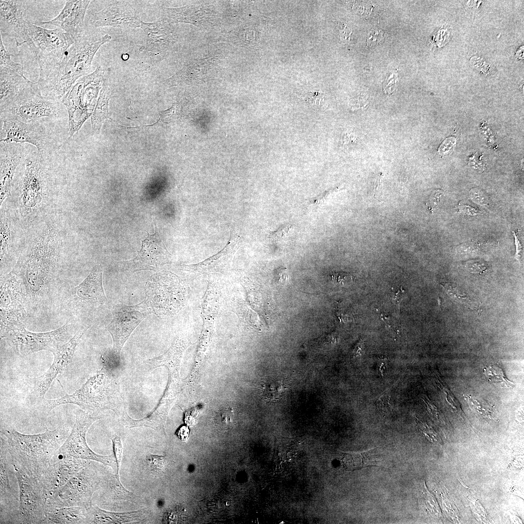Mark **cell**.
Segmentation results:
<instances>
[{
  "mask_svg": "<svg viewBox=\"0 0 524 524\" xmlns=\"http://www.w3.org/2000/svg\"><path fill=\"white\" fill-rule=\"evenodd\" d=\"M66 108L62 101L43 96L36 82H31L9 105L0 111V121L17 120L29 123L40 119H56Z\"/></svg>",
  "mask_w": 524,
  "mask_h": 524,
  "instance_id": "obj_6",
  "label": "cell"
},
{
  "mask_svg": "<svg viewBox=\"0 0 524 524\" xmlns=\"http://www.w3.org/2000/svg\"><path fill=\"white\" fill-rule=\"evenodd\" d=\"M0 513L12 505L19 503V494L14 491L11 481L15 474L11 470L12 462L4 442L0 440Z\"/></svg>",
  "mask_w": 524,
  "mask_h": 524,
  "instance_id": "obj_27",
  "label": "cell"
},
{
  "mask_svg": "<svg viewBox=\"0 0 524 524\" xmlns=\"http://www.w3.org/2000/svg\"><path fill=\"white\" fill-rule=\"evenodd\" d=\"M68 332L67 324L53 331L40 333L31 332L21 326L9 332L5 338L17 355L25 357L42 350L52 352L67 340Z\"/></svg>",
  "mask_w": 524,
  "mask_h": 524,
  "instance_id": "obj_16",
  "label": "cell"
},
{
  "mask_svg": "<svg viewBox=\"0 0 524 524\" xmlns=\"http://www.w3.org/2000/svg\"><path fill=\"white\" fill-rule=\"evenodd\" d=\"M388 362L389 360L387 357L381 356L378 358L377 362L378 374L381 377L383 376L384 372L388 366Z\"/></svg>",
  "mask_w": 524,
  "mask_h": 524,
  "instance_id": "obj_54",
  "label": "cell"
},
{
  "mask_svg": "<svg viewBox=\"0 0 524 524\" xmlns=\"http://www.w3.org/2000/svg\"><path fill=\"white\" fill-rule=\"evenodd\" d=\"M87 524H125L132 522H141L146 519L149 514V508L139 510L116 512L102 509L97 506L91 505L86 508Z\"/></svg>",
  "mask_w": 524,
  "mask_h": 524,
  "instance_id": "obj_28",
  "label": "cell"
},
{
  "mask_svg": "<svg viewBox=\"0 0 524 524\" xmlns=\"http://www.w3.org/2000/svg\"><path fill=\"white\" fill-rule=\"evenodd\" d=\"M189 429L187 426H182L177 433L178 437L182 441H185L189 436Z\"/></svg>",
  "mask_w": 524,
  "mask_h": 524,
  "instance_id": "obj_58",
  "label": "cell"
},
{
  "mask_svg": "<svg viewBox=\"0 0 524 524\" xmlns=\"http://www.w3.org/2000/svg\"><path fill=\"white\" fill-rule=\"evenodd\" d=\"M18 486L17 523L43 524L47 513V498L38 477L28 475L13 467Z\"/></svg>",
  "mask_w": 524,
  "mask_h": 524,
  "instance_id": "obj_13",
  "label": "cell"
},
{
  "mask_svg": "<svg viewBox=\"0 0 524 524\" xmlns=\"http://www.w3.org/2000/svg\"><path fill=\"white\" fill-rule=\"evenodd\" d=\"M0 337L16 328L25 326V295L20 279L12 272L1 276Z\"/></svg>",
  "mask_w": 524,
  "mask_h": 524,
  "instance_id": "obj_12",
  "label": "cell"
},
{
  "mask_svg": "<svg viewBox=\"0 0 524 524\" xmlns=\"http://www.w3.org/2000/svg\"><path fill=\"white\" fill-rule=\"evenodd\" d=\"M88 460L65 458L51 462L43 474L38 477L46 498L65 484Z\"/></svg>",
  "mask_w": 524,
  "mask_h": 524,
  "instance_id": "obj_24",
  "label": "cell"
},
{
  "mask_svg": "<svg viewBox=\"0 0 524 524\" xmlns=\"http://www.w3.org/2000/svg\"><path fill=\"white\" fill-rule=\"evenodd\" d=\"M458 209L461 213H463L464 214L475 215L480 213V211L470 205L467 204L459 203L458 205Z\"/></svg>",
  "mask_w": 524,
  "mask_h": 524,
  "instance_id": "obj_52",
  "label": "cell"
},
{
  "mask_svg": "<svg viewBox=\"0 0 524 524\" xmlns=\"http://www.w3.org/2000/svg\"><path fill=\"white\" fill-rule=\"evenodd\" d=\"M92 461L88 460L65 484L47 498V509L72 506L87 508L92 505L93 495L99 489L103 479Z\"/></svg>",
  "mask_w": 524,
  "mask_h": 524,
  "instance_id": "obj_9",
  "label": "cell"
},
{
  "mask_svg": "<svg viewBox=\"0 0 524 524\" xmlns=\"http://www.w3.org/2000/svg\"><path fill=\"white\" fill-rule=\"evenodd\" d=\"M0 123V142L30 144L36 147L38 153L47 155L59 146L42 120L29 123L3 120Z\"/></svg>",
  "mask_w": 524,
  "mask_h": 524,
  "instance_id": "obj_14",
  "label": "cell"
},
{
  "mask_svg": "<svg viewBox=\"0 0 524 524\" xmlns=\"http://www.w3.org/2000/svg\"><path fill=\"white\" fill-rule=\"evenodd\" d=\"M512 232L515 239V244L516 246V253L515 254V258L519 261L522 260V257L523 255L522 246L515 231H512Z\"/></svg>",
  "mask_w": 524,
  "mask_h": 524,
  "instance_id": "obj_56",
  "label": "cell"
},
{
  "mask_svg": "<svg viewBox=\"0 0 524 524\" xmlns=\"http://www.w3.org/2000/svg\"><path fill=\"white\" fill-rule=\"evenodd\" d=\"M31 82L13 70L0 68V110L12 102Z\"/></svg>",
  "mask_w": 524,
  "mask_h": 524,
  "instance_id": "obj_29",
  "label": "cell"
},
{
  "mask_svg": "<svg viewBox=\"0 0 524 524\" xmlns=\"http://www.w3.org/2000/svg\"><path fill=\"white\" fill-rule=\"evenodd\" d=\"M364 341L362 339H361L356 344L353 350V356L355 358L361 357L364 352Z\"/></svg>",
  "mask_w": 524,
  "mask_h": 524,
  "instance_id": "obj_55",
  "label": "cell"
},
{
  "mask_svg": "<svg viewBox=\"0 0 524 524\" xmlns=\"http://www.w3.org/2000/svg\"><path fill=\"white\" fill-rule=\"evenodd\" d=\"M102 273V266L96 265L87 277L73 288L72 293L78 301L87 304H103L106 302Z\"/></svg>",
  "mask_w": 524,
  "mask_h": 524,
  "instance_id": "obj_26",
  "label": "cell"
},
{
  "mask_svg": "<svg viewBox=\"0 0 524 524\" xmlns=\"http://www.w3.org/2000/svg\"><path fill=\"white\" fill-rule=\"evenodd\" d=\"M90 1L88 0H67L55 17L39 23L57 27L70 34L76 42L84 35V19Z\"/></svg>",
  "mask_w": 524,
  "mask_h": 524,
  "instance_id": "obj_23",
  "label": "cell"
},
{
  "mask_svg": "<svg viewBox=\"0 0 524 524\" xmlns=\"http://www.w3.org/2000/svg\"><path fill=\"white\" fill-rule=\"evenodd\" d=\"M293 229L291 224H285L281 226L277 230L271 232L269 235V239L273 242H278L287 237Z\"/></svg>",
  "mask_w": 524,
  "mask_h": 524,
  "instance_id": "obj_44",
  "label": "cell"
},
{
  "mask_svg": "<svg viewBox=\"0 0 524 524\" xmlns=\"http://www.w3.org/2000/svg\"><path fill=\"white\" fill-rule=\"evenodd\" d=\"M70 433L68 424L36 434H22L12 427L1 428L0 440L13 467L29 476L39 477Z\"/></svg>",
  "mask_w": 524,
  "mask_h": 524,
  "instance_id": "obj_4",
  "label": "cell"
},
{
  "mask_svg": "<svg viewBox=\"0 0 524 524\" xmlns=\"http://www.w3.org/2000/svg\"><path fill=\"white\" fill-rule=\"evenodd\" d=\"M144 300L150 313L164 317L177 312L184 304L186 289L174 274L162 271L151 275L145 284Z\"/></svg>",
  "mask_w": 524,
  "mask_h": 524,
  "instance_id": "obj_7",
  "label": "cell"
},
{
  "mask_svg": "<svg viewBox=\"0 0 524 524\" xmlns=\"http://www.w3.org/2000/svg\"><path fill=\"white\" fill-rule=\"evenodd\" d=\"M25 144L0 142V204L11 195L17 168L26 158Z\"/></svg>",
  "mask_w": 524,
  "mask_h": 524,
  "instance_id": "obj_21",
  "label": "cell"
},
{
  "mask_svg": "<svg viewBox=\"0 0 524 524\" xmlns=\"http://www.w3.org/2000/svg\"><path fill=\"white\" fill-rule=\"evenodd\" d=\"M241 242V235L236 233L233 234L228 244L220 252L196 264L181 265L179 268L182 270L192 272H205L225 266L232 259L238 249Z\"/></svg>",
  "mask_w": 524,
  "mask_h": 524,
  "instance_id": "obj_30",
  "label": "cell"
},
{
  "mask_svg": "<svg viewBox=\"0 0 524 524\" xmlns=\"http://www.w3.org/2000/svg\"><path fill=\"white\" fill-rule=\"evenodd\" d=\"M113 319L106 326L113 341V349L121 354L122 349L129 337L150 313L144 301L135 305L118 304L113 306Z\"/></svg>",
  "mask_w": 524,
  "mask_h": 524,
  "instance_id": "obj_17",
  "label": "cell"
},
{
  "mask_svg": "<svg viewBox=\"0 0 524 524\" xmlns=\"http://www.w3.org/2000/svg\"><path fill=\"white\" fill-rule=\"evenodd\" d=\"M104 71L98 66L92 73L78 79L62 102L68 115L69 138L81 128L92 112L98 92L105 78Z\"/></svg>",
  "mask_w": 524,
  "mask_h": 524,
  "instance_id": "obj_8",
  "label": "cell"
},
{
  "mask_svg": "<svg viewBox=\"0 0 524 524\" xmlns=\"http://www.w3.org/2000/svg\"><path fill=\"white\" fill-rule=\"evenodd\" d=\"M114 456L116 463V473L119 475L120 467L122 458L123 446L121 437L116 435L112 439Z\"/></svg>",
  "mask_w": 524,
  "mask_h": 524,
  "instance_id": "obj_45",
  "label": "cell"
},
{
  "mask_svg": "<svg viewBox=\"0 0 524 524\" xmlns=\"http://www.w3.org/2000/svg\"><path fill=\"white\" fill-rule=\"evenodd\" d=\"M278 282L282 285L286 284L288 280V275L286 268L281 269L278 272Z\"/></svg>",
  "mask_w": 524,
  "mask_h": 524,
  "instance_id": "obj_59",
  "label": "cell"
},
{
  "mask_svg": "<svg viewBox=\"0 0 524 524\" xmlns=\"http://www.w3.org/2000/svg\"><path fill=\"white\" fill-rule=\"evenodd\" d=\"M27 30V44L39 65L61 58L75 42L70 34L59 28L47 29L28 22Z\"/></svg>",
  "mask_w": 524,
  "mask_h": 524,
  "instance_id": "obj_15",
  "label": "cell"
},
{
  "mask_svg": "<svg viewBox=\"0 0 524 524\" xmlns=\"http://www.w3.org/2000/svg\"><path fill=\"white\" fill-rule=\"evenodd\" d=\"M0 68L10 69L24 75L22 66L12 60L11 54L4 47L1 35L0 39Z\"/></svg>",
  "mask_w": 524,
  "mask_h": 524,
  "instance_id": "obj_38",
  "label": "cell"
},
{
  "mask_svg": "<svg viewBox=\"0 0 524 524\" xmlns=\"http://www.w3.org/2000/svg\"><path fill=\"white\" fill-rule=\"evenodd\" d=\"M332 281L338 286H346L353 282V277L346 273L335 272L331 275Z\"/></svg>",
  "mask_w": 524,
  "mask_h": 524,
  "instance_id": "obj_46",
  "label": "cell"
},
{
  "mask_svg": "<svg viewBox=\"0 0 524 524\" xmlns=\"http://www.w3.org/2000/svg\"><path fill=\"white\" fill-rule=\"evenodd\" d=\"M383 37V33L381 31L375 30L368 34L367 44L370 47L374 46L378 44Z\"/></svg>",
  "mask_w": 524,
  "mask_h": 524,
  "instance_id": "obj_49",
  "label": "cell"
},
{
  "mask_svg": "<svg viewBox=\"0 0 524 524\" xmlns=\"http://www.w3.org/2000/svg\"><path fill=\"white\" fill-rule=\"evenodd\" d=\"M108 34L98 36H83L74 42L60 59L39 65L36 84L41 94L62 101L76 82L87 75L93 58L103 44L109 42Z\"/></svg>",
  "mask_w": 524,
  "mask_h": 524,
  "instance_id": "obj_3",
  "label": "cell"
},
{
  "mask_svg": "<svg viewBox=\"0 0 524 524\" xmlns=\"http://www.w3.org/2000/svg\"><path fill=\"white\" fill-rule=\"evenodd\" d=\"M465 400L470 408L480 417L486 419H494L495 414L491 405L481 398L471 395L465 396Z\"/></svg>",
  "mask_w": 524,
  "mask_h": 524,
  "instance_id": "obj_37",
  "label": "cell"
},
{
  "mask_svg": "<svg viewBox=\"0 0 524 524\" xmlns=\"http://www.w3.org/2000/svg\"><path fill=\"white\" fill-rule=\"evenodd\" d=\"M469 164L475 169L479 172H482L484 169V165L481 159H475L473 157L470 158Z\"/></svg>",
  "mask_w": 524,
  "mask_h": 524,
  "instance_id": "obj_57",
  "label": "cell"
},
{
  "mask_svg": "<svg viewBox=\"0 0 524 524\" xmlns=\"http://www.w3.org/2000/svg\"><path fill=\"white\" fill-rule=\"evenodd\" d=\"M88 328H82L52 352L54 356L52 364L44 374L33 379L34 391L37 395L44 396L53 380L70 363L80 340Z\"/></svg>",
  "mask_w": 524,
  "mask_h": 524,
  "instance_id": "obj_19",
  "label": "cell"
},
{
  "mask_svg": "<svg viewBox=\"0 0 524 524\" xmlns=\"http://www.w3.org/2000/svg\"><path fill=\"white\" fill-rule=\"evenodd\" d=\"M102 418L100 416L92 415L82 409H78L75 423L68 437L51 461L65 458L93 460L109 466L114 471L116 470L114 455L98 454L90 449L86 442V435L89 428L95 422Z\"/></svg>",
  "mask_w": 524,
  "mask_h": 524,
  "instance_id": "obj_10",
  "label": "cell"
},
{
  "mask_svg": "<svg viewBox=\"0 0 524 524\" xmlns=\"http://www.w3.org/2000/svg\"><path fill=\"white\" fill-rule=\"evenodd\" d=\"M326 342L328 344H335L338 342L339 337L334 333H332L328 335V337L326 338Z\"/></svg>",
  "mask_w": 524,
  "mask_h": 524,
  "instance_id": "obj_60",
  "label": "cell"
},
{
  "mask_svg": "<svg viewBox=\"0 0 524 524\" xmlns=\"http://www.w3.org/2000/svg\"><path fill=\"white\" fill-rule=\"evenodd\" d=\"M377 448L357 453H344L341 459L343 467L347 471L377 466L380 459Z\"/></svg>",
  "mask_w": 524,
  "mask_h": 524,
  "instance_id": "obj_34",
  "label": "cell"
},
{
  "mask_svg": "<svg viewBox=\"0 0 524 524\" xmlns=\"http://www.w3.org/2000/svg\"><path fill=\"white\" fill-rule=\"evenodd\" d=\"M141 28L147 36L145 48L146 58L151 63L161 62L166 56L172 42V33L164 20L154 22L142 21Z\"/></svg>",
  "mask_w": 524,
  "mask_h": 524,
  "instance_id": "obj_25",
  "label": "cell"
},
{
  "mask_svg": "<svg viewBox=\"0 0 524 524\" xmlns=\"http://www.w3.org/2000/svg\"><path fill=\"white\" fill-rule=\"evenodd\" d=\"M72 236L68 218L60 210L26 229L23 245L11 272L21 281L27 295L37 298L45 293Z\"/></svg>",
  "mask_w": 524,
  "mask_h": 524,
  "instance_id": "obj_1",
  "label": "cell"
},
{
  "mask_svg": "<svg viewBox=\"0 0 524 524\" xmlns=\"http://www.w3.org/2000/svg\"><path fill=\"white\" fill-rule=\"evenodd\" d=\"M165 405L164 400L162 399L150 414L141 419L135 420L131 418L127 413V409L118 417L122 424L127 428L146 427L159 432L164 428L166 416Z\"/></svg>",
  "mask_w": 524,
  "mask_h": 524,
  "instance_id": "obj_32",
  "label": "cell"
},
{
  "mask_svg": "<svg viewBox=\"0 0 524 524\" xmlns=\"http://www.w3.org/2000/svg\"><path fill=\"white\" fill-rule=\"evenodd\" d=\"M91 24L96 28H141V20L133 7L127 1H115L102 10L94 13Z\"/></svg>",
  "mask_w": 524,
  "mask_h": 524,
  "instance_id": "obj_20",
  "label": "cell"
},
{
  "mask_svg": "<svg viewBox=\"0 0 524 524\" xmlns=\"http://www.w3.org/2000/svg\"><path fill=\"white\" fill-rule=\"evenodd\" d=\"M49 156L37 152L26 158L16 172L8 197L25 229L60 210L58 175Z\"/></svg>",
  "mask_w": 524,
  "mask_h": 524,
  "instance_id": "obj_2",
  "label": "cell"
},
{
  "mask_svg": "<svg viewBox=\"0 0 524 524\" xmlns=\"http://www.w3.org/2000/svg\"><path fill=\"white\" fill-rule=\"evenodd\" d=\"M471 198L475 202L480 205H487L488 199L487 196L481 190L477 188L471 189L469 192Z\"/></svg>",
  "mask_w": 524,
  "mask_h": 524,
  "instance_id": "obj_48",
  "label": "cell"
},
{
  "mask_svg": "<svg viewBox=\"0 0 524 524\" xmlns=\"http://www.w3.org/2000/svg\"><path fill=\"white\" fill-rule=\"evenodd\" d=\"M441 195V191L439 190H437L433 192L429 199L427 205L428 209L433 211L436 208Z\"/></svg>",
  "mask_w": 524,
  "mask_h": 524,
  "instance_id": "obj_53",
  "label": "cell"
},
{
  "mask_svg": "<svg viewBox=\"0 0 524 524\" xmlns=\"http://www.w3.org/2000/svg\"><path fill=\"white\" fill-rule=\"evenodd\" d=\"M483 373L487 379L494 385L504 388H510L514 383L506 377L503 370L496 365H490L483 369Z\"/></svg>",
  "mask_w": 524,
  "mask_h": 524,
  "instance_id": "obj_36",
  "label": "cell"
},
{
  "mask_svg": "<svg viewBox=\"0 0 524 524\" xmlns=\"http://www.w3.org/2000/svg\"><path fill=\"white\" fill-rule=\"evenodd\" d=\"M155 233L147 232V236L142 241L141 248L137 256L125 262L127 269L131 272L158 271L170 262V254L160 238L155 223Z\"/></svg>",
  "mask_w": 524,
  "mask_h": 524,
  "instance_id": "obj_18",
  "label": "cell"
},
{
  "mask_svg": "<svg viewBox=\"0 0 524 524\" xmlns=\"http://www.w3.org/2000/svg\"><path fill=\"white\" fill-rule=\"evenodd\" d=\"M110 98V90L105 79L100 90L95 110L91 116V123L93 131L97 134L100 132L103 122L110 118L109 113V101Z\"/></svg>",
  "mask_w": 524,
  "mask_h": 524,
  "instance_id": "obj_35",
  "label": "cell"
},
{
  "mask_svg": "<svg viewBox=\"0 0 524 524\" xmlns=\"http://www.w3.org/2000/svg\"><path fill=\"white\" fill-rule=\"evenodd\" d=\"M23 4L22 0H0V35L14 38L17 47L27 44L29 40Z\"/></svg>",
  "mask_w": 524,
  "mask_h": 524,
  "instance_id": "obj_22",
  "label": "cell"
},
{
  "mask_svg": "<svg viewBox=\"0 0 524 524\" xmlns=\"http://www.w3.org/2000/svg\"><path fill=\"white\" fill-rule=\"evenodd\" d=\"M418 424L419 427L424 434L430 441L432 442H439V438L434 430L426 424H424L418 420Z\"/></svg>",
  "mask_w": 524,
  "mask_h": 524,
  "instance_id": "obj_47",
  "label": "cell"
},
{
  "mask_svg": "<svg viewBox=\"0 0 524 524\" xmlns=\"http://www.w3.org/2000/svg\"><path fill=\"white\" fill-rule=\"evenodd\" d=\"M100 488L103 496L110 500H124L133 503H141L142 498L127 490L122 484L119 475L109 474L102 480Z\"/></svg>",
  "mask_w": 524,
  "mask_h": 524,
  "instance_id": "obj_33",
  "label": "cell"
},
{
  "mask_svg": "<svg viewBox=\"0 0 524 524\" xmlns=\"http://www.w3.org/2000/svg\"><path fill=\"white\" fill-rule=\"evenodd\" d=\"M423 400L426 403L427 409L432 417L439 422H443V418L440 416V414L436 407L426 396L424 397Z\"/></svg>",
  "mask_w": 524,
  "mask_h": 524,
  "instance_id": "obj_50",
  "label": "cell"
},
{
  "mask_svg": "<svg viewBox=\"0 0 524 524\" xmlns=\"http://www.w3.org/2000/svg\"><path fill=\"white\" fill-rule=\"evenodd\" d=\"M405 297V290L401 287L397 291L392 292L391 299L394 305L399 308L401 302Z\"/></svg>",
  "mask_w": 524,
  "mask_h": 524,
  "instance_id": "obj_51",
  "label": "cell"
},
{
  "mask_svg": "<svg viewBox=\"0 0 524 524\" xmlns=\"http://www.w3.org/2000/svg\"><path fill=\"white\" fill-rule=\"evenodd\" d=\"M180 107L178 104H174L169 109L161 113L160 118L164 123H170L176 120L180 115Z\"/></svg>",
  "mask_w": 524,
  "mask_h": 524,
  "instance_id": "obj_42",
  "label": "cell"
},
{
  "mask_svg": "<svg viewBox=\"0 0 524 524\" xmlns=\"http://www.w3.org/2000/svg\"><path fill=\"white\" fill-rule=\"evenodd\" d=\"M377 408L383 415H389L394 409L393 394L391 390H387L379 396L377 401Z\"/></svg>",
  "mask_w": 524,
  "mask_h": 524,
  "instance_id": "obj_39",
  "label": "cell"
},
{
  "mask_svg": "<svg viewBox=\"0 0 524 524\" xmlns=\"http://www.w3.org/2000/svg\"><path fill=\"white\" fill-rule=\"evenodd\" d=\"M436 379H437V381L438 385V386L439 387V388L441 389V391L442 392V394H443V395L445 396V398L446 401L447 402V403H448V404L452 408L453 410L454 411L458 413V415H460L461 416V419L463 420H464L465 419H464V418H463V416H462V415L461 414H462L461 409H460V407L458 405L459 404H458V402L456 401L455 399H454V397L450 393H449V390H447V389L444 386H443V385L442 384L441 382L440 381L439 379H438L437 378H436Z\"/></svg>",
  "mask_w": 524,
  "mask_h": 524,
  "instance_id": "obj_43",
  "label": "cell"
},
{
  "mask_svg": "<svg viewBox=\"0 0 524 524\" xmlns=\"http://www.w3.org/2000/svg\"><path fill=\"white\" fill-rule=\"evenodd\" d=\"M43 524H87L86 508L82 506H72L48 508Z\"/></svg>",
  "mask_w": 524,
  "mask_h": 524,
  "instance_id": "obj_31",
  "label": "cell"
},
{
  "mask_svg": "<svg viewBox=\"0 0 524 524\" xmlns=\"http://www.w3.org/2000/svg\"><path fill=\"white\" fill-rule=\"evenodd\" d=\"M65 404L77 405L89 413L110 409L118 416L127 409L116 374L103 366L71 394L46 400L49 410Z\"/></svg>",
  "mask_w": 524,
  "mask_h": 524,
  "instance_id": "obj_5",
  "label": "cell"
},
{
  "mask_svg": "<svg viewBox=\"0 0 524 524\" xmlns=\"http://www.w3.org/2000/svg\"><path fill=\"white\" fill-rule=\"evenodd\" d=\"M26 229L8 197L0 204V275L15 266L24 242Z\"/></svg>",
  "mask_w": 524,
  "mask_h": 524,
  "instance_id": "obj_11",
  "label": "cell"
},
{
  "mask_svg": "<svg viewBox=\"0 0 524 524\" xmlns=\"http://www.w3.org/2000/svg\"><path fill=\"white\" fill-rule=\"evenodd\" d=\"M149 471L154 474H159L164 471L166 458L164 456L149 454L146 459Z\"/></svg>",
  "mask_w": 524,
  "mask_h": 524,
  "instance_id": "obj_41",
  "label": "cell"
},
{
  "mask_svg": "<svg viewBox=\"0 0 524 524\" xmlns=\"http://www.w3.org/2000/svg\"><path fill=\"white\" fill-rule=\"evenodd\" d=\"M445 292L454 301L462 304L468 306L473 310L477 309V306L470 298L466 294H460L457 288L454 287L450 283H446L441 284Z\"/></svg>",
  "mask_w": 524,
  "mask_h": 524,
  "instance_id": "obj_40",
  "label": "cell"
}]
</instances>
